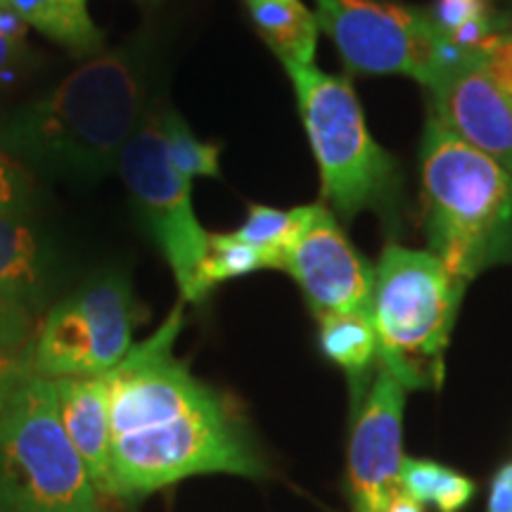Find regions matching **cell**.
<instances>
[{
  "mask_svg": "<svg viewBox=\"0 0 512 512\" xmlns=\"http://www.w3.org/2000/svg\"><path fill=\"white\" fill-rule=\"evenodd\" d=\"M145 95L147 69L136 48L98 55L0 121V147L46 174L95 181L117 169L145 117Z\"/></svg>",
  "mask_w": 512,
  "mask_h": 512,
  "instance_id": "6da1fadb",
  "label": "cell"
},
{
  "mask_svg": "<svg viewBox=\"0 0 512 512\" xmlns=\"http://www.w3.org/2000/svg\"><path fill=\"white\" fill-rule=\"evenodd\" d=\"M422 192L430 252L463 283L512 261V176L446 128L437 114L422 136Z\"/></svg>",
  "mask_w": 512,
  "mask_h": 512,
  "instance_id": "7a4b0ae2",
  "label": "cell"
},
{
  "mask_svg": "<svg viewBox=\"0 0 512 512\" xmlns=\"http://www.w3.org/2000/svg\"><path fill=\"white\" fill-rule=\"evenodd\" d=\"M465 285L432 252L396 242L384 247L370 306L377 358L406 389L439 387Z\"/></svg>",
  "mask_w": 512,
  "mask_h": 512,
  "instance_id": "3957f363",
  "label": "cell"
},
{
  "mask_svg": "<svg viewBox=\"0 0 512 512\" xmlns=\"http://www.w3.org/2000/svg\"><path fill=\"white\" fill-rule=\"evenodd\" d=\"M285 69L297 93L325 200L347 221L366 209H392L401 190L399 162L370 136L349 79L320 72L316 64Z\"/></svg>",
  "mask_w": 512,
  "mask_h": 512,
  "instance_id": "277c9868",
  "label": "cell"
},
{
  "mask_svg": "<svg viewBox=\"0 0 512 512\" xmlns=\"http://www.w3.org/2000/svg\"><path fill=\"white\" fill-rule=\"evenodd\" d=\"M98 508V491L62 427L55 382L31 375L0 415V512Z\"/></svg>",
  "mask_w": 512,
  "mask_h": 512,
  "instance_id": "5b68a950",
  "label": "cell"
},
{
  "mask_svg": "<svg viewBox=\"0 0 512 512\" xmlns=\"http://www.w3.org/2000/svg\"><path fill=\"white\" fill-rule=\"evenodd\" d=\"M112 467L119 498L152 494L178 479L209 472L264 475V463L223 396L164 425L117 437Z\"/></svg>",
  "mask_w": 512,
  "mask_h": 512,
  "instance_id": "8992f818",
  "label": "cell"
},
{
  "mask_svg": "<svg viewBox=\"0 0 512 512\" xmlns=\"http://www.w3.org/2000/svg\"><path fill=\"white\" fill-rule=\"evenodd\" d=\"M136 297L117 273L86 280L38 323L31 342L34 373L48 380L105 377L133 347Z\"/></svg>",
  "mask_w": 512,
  "mask_h": 512,
  "instance_id": "52a82bcc",
  "label": "cell"
},
{
  "mask_svg": "<svg viewBox=\"0 0 512 512\" xmlns=\"http://www.w3.org/2000/svg\"><path fill=\"white\" fill-rule=\"evenodd\" d=\"M320 31L335 43L349 72L399 74L432 88L441 74L446 36L427 12L389 0H313Z\"/></svg>",
  "mask_w": 512,
  "mask_h": 512,
  "instance_id": "ba28073f",
  "label": "cell"
},
{
  "mask_svg": "<svg viewBox=\"0 0 512 512\" xmlns=\"http://www.w3.org/2000/svg\"><path fill=\"white\" fill-rule=\"evenodd\" d=\"M117 169L176 275L183 302H188L209 233L192 209V181L178 174L166 157L159 114L145 112L121 150Z\"/></svg>",
  "mask_w": 512,
  "mask_h": 512,
  "instance_id": "9c48e42d",
  "label": "cell"
},
{
  "mask_svg": "<svg viewBox=\"0 0 512 512\" xmlns=\"http://www.w3.org/2000/svg\"><path fill=\"white\" fill-rule=\"evenodd\" d=\"M181 328L183 304H178L155 335L133 344L124 361L105 375L114 439L164 425L221 399L174 356Z\"/></svg>",
  "mask_w": 512,
  "mask_h": 512,
  "instance_id": "30bf717a",
  "label": "cell"
},
{
  "mask_svg": "<svg viewBox=\"0 0 512 512\" xmlns=\"http://www.w3.org/2000/svg\"><path fill=\"white\" fill-rule=\"evenodd\" d=\"M280 271L292 275L316 318L370 311L373 306L375 271L356 252L325 204H311L309 219L285 252Z\"/></svg>",
  "mask_w": 512,
  "mask_h": 512,
  "instance_id": "8fae6325",
  "label": "cell"
},
{
  "mask_svg": "<svg viewBox=\"0 0 512 512\" xmlns=\"http://www.w3.org/2000/svg\"><path fill=\"white\" fill-rule=\"evenodd\" d=\"M403 403L406 387L380 368L351 432L349 484L356 512H384L401 489Z\"/></svg>",
  "mask_w": 512,
  "mask_h": 512,
  "instance_id": "7c38bea8",
  "label": "cell"
},
{
  "mask_svg": "<svg viewBox=\"0 0 512 512\" xmlns=\"http://www.w3.org/2000/svg\"><path fill=\"white\" fill-rule=\"evenodd\" d=\"M434 114L460 140L512 176V102L486 72L479 53L444 69L432 86Z\"/></svg>",
  "mask_w": 512,
  "mask_h": 512,
  "instance_id": "4fadbf2b",
  "label": "cell"
},
{
  "mask_svg": "<svg viewBox=\"0 0 512 512\" xmlns=\"http://www.w3.org/2000/svg\"><path fill=\"white\" fill-rule=\"evenodd\" d=\"M55 382L62 427L98 494L117 496L112 467V422L105 377H62Z\"/></svg>",
  "mask_w": 512,
  "mask_h": 512,
  "instance_id": "5bb4252c",
  "label": "cell"
},
{
  "mask_svg": "<svg viewBox=\"0 0 512 512\" xmlns=\"http://www.w3.org/2000/svg\"><path fill=\"white\" fill-rule=\"evenodd\" d=\"M48 273L43 245L17 211H0V297L38 309Z\"/></svg>",
  "mask_w": 512,
  "mask_h": 512,
  "instance_id": "9a60e30c",
  "label": "cell"
},
{
  "mask_svg": "<svg viewBox=\"0 0 512 512\" xmlns=\"http://www.w3.org/2000/svg\"><path fill=\"white\" fill-rule=\"evenodd\" d=\"M247 8L259 36L285 67L313 64L320 27L302 0H247Z\"/></svg>",
  "mask_w": 512,
  "mask_h": 512,
  "instance_id": "2e32d148",
  "label": "cell"
},
{
  "mask_svg": "<svg viewBox=\"0 0 512 512\" xmlns=\"http://www.w3.org/2000/svg\"><path fill=\"white\" fill-rule=\"evenodd\" d=\"M17 12L29 27L60 43L76 57L98 53L102 31L88 12V0H0Z\"/></svg>",
  "mask_w": 512,
  "mask_h": 512,
  "instance_id": "e0dca14e",
  "label": "cell"
},
{
  "mask_svg": "<svg viewBox=\"0 0 512 512\" xmlns=\"http://www.w3.org/2000/svg\"><path fill=\"white\" fill-rule=\"evenodd\" d=\"M320 351L351 377L366 373L377 356L373 311H344L320 316Z\"/></svg>",
  "mask_w": 512,
  "mask_h": 512,
  "instance_id": "ac0fdd59",
  "label": "cell"
},
{
  "mask_svg": "<svg viewBox=\"0 0 512 512\" xmlns=\"http://www.w3.org/2000/svg\"><path fill=\"white\" fill-rule=\"evenodd\" d=\"M261 268H271V261H268L264 252L240 242L233 233H209L207 254H204L200 273H197L195 285H192L188 304H200L204 302V297H209V292L216 285L233 278H242L247 273L261 271Z\"/></svg>",
  "mask_w": 512,
  "mask_h": 512,
  "instance_id": "d6986e66",
  "label": "cell"
},
{
  "mask_svg": "<svg viewBox=\"0 0 512 512\" xmlns=\"http://www.w3.org/2000/svg\"><path fill=\"white\" fill-rule=\"evenodd\" d=\"M309 207H294V209H273L266 204H249L247 219L242 226L235 230V238L245 245H252L264 252L271 261V268L283 266L285 252L302 233L306 219H309Z\"/></svg>",
  "mask_w": 512,
  "mask_h": 512,
  "instance_id": "ffe728a7",
  "label": "cell"
},
{
  "mask_svg": "<svg viewBox=\"0 0 512 512\" xmlns=\"http://www.w3.org/2000/svg\"><path fill=\"white\" fill-rule=\"evenodd\" d=\"M159 128H162L166 157H169L171 166H174L178 174L188 178V181H192L195 176H221V147L197 138L174 110L159 114Z\"/></svg>",
  "mask_w": 512,
  "mask_h": 512,
  "instance_id": "44dd1931",
  "label": "cell"
},
{
  "mask_svg": "<svg viewBox=\"0 0 512 512\" xmlns=\"http://www.w3.org/2000/svg\"><path fill=\"white\" fill-rule=\"evenodd\" d=\"M38 323L27 304L0 297V349H22L34 342Z\"/></svg>",
  "mask_w": 512,
  "mask_h": 512,
  "instance_id": "7402d4cb",
  "label": "cell"
},
{
  "mask_svg": "<svg viewBox=\"0 0 512 512\" xmlns=\"http://www.w3.org/2000/svg\"><path fill=\"white\" fill-rule=\"evenodd\" d=\"M427 15H430L434 29L448 38L470 19L494 15V8H491V0H434Z\"/></svg>",
  "mask_w": 512,
  "mask_h": 512,
  "instance_id": "603a6c76",
  "label": "cell"
},
{
  "mask_svg": "<svg viewBox=\"0 0 512 512\" xmlns=\"http://www.w3.org/2000/svg\"><path fill=\"white\" fill-rule=\"evenodd\" d=\"M446 467L439 463H432V460H415V458H403L401 465V489L406 491L408 496H413L415 501L422 505L432 503L434 494H437L441 477H444Z\"/></svg>",
  "mask_w": 512,
  "mask_h": 512,
  "instance_id": "cb8c5ba5",
  "label": "cell"
},
{
  "mask_svg": "<svg viewBox=\"0 0 512 512\" xmlns=\"http://www.w3.org/2000/svg\"><path fill=\"white\" fill-rule=\"evenodd\" d=\"M34 373L31 344L22 349H0V415L10 406L12 396L19 392L24 382Z\"/></svg>",
  "mask_w": 512,
  "mask_h": 512,
  "instance_id": "d4e9b609",
  "label": "cell"
},
{
  "mask_svg": "<svg viewBox=\"0 0 512 512\" xmlns=\"http://www.w3.org/2000/svg\"><path fill=\"white\" fill-rule=\"evenodd\" d=\"M486 72L512 102V29H503L479 50Z\"/></svg>",
  "mask_w": 512,
  "mask_h": 512,
  "instance_id": "484cf974",
  "label": "cell"
},
{
  "mask_svg": "<svg viewBox=\"0 0 512 512\" xmlns=\"http://www.w3.org/2000/svg\"><path fill=\"white\" fill-rule=\"evenodd\" d=\"M29 195V181L22 166L0 147V211H17Z\"/></svg>",
  "mask_w": 512,
  "mask_h": 512,
  "instance_id": "4316f807",
  "label": "cell"
},
{
  "mask_svg": "<svg viewBox=\"0 0 512 512\" xmlns=\"http://www.w3.org/2000/svg\"><path fill=\"white\" fill-rule=\"evenodd\" d=\"M472 494H475V484H472L470 479L458 475V472L453 470H446L432 503H437L441 512H458L467 501H470Z\"/></svg>",
  "mask_w": 512,
  "mask_h": 512,
  "instance_id": "83f0119b",
  "label": "cell"
},
{
  "mask_svg": "<svg viewBox=\"0 0 512 512\" xmlns=\"http://www.w3.org/2000/svg\"><path fill=\"white\" fill-rule=\"evenodd\" d=\"M486 512H512V463L503 465L491 484Z\"/></svg>",
  "mask_w": 512,
  "mask_h": 512,
  "instance_id": "f1b7e54d",
  "label": "cell"
},
{
  "mask_svg": "<svg viewBox=\"0 0 512 512\" xmlns=\"http://www.w3.org/2000/svg\"><path fill=\"white\" fill-rule=\"evenodd\" d=\"M19 53H22V43L12 41V38L0 34V76L8 72L12 64L17 62Z\"/></svg>",
  "mask_w": 512,
  "mask_h": 512,
  "instance_id": "f546056e",
  "label": "cell"
},
{
  "mask_svg": "<svg viewBox=\"0 0 512 512\" xmlns=\"http://www.w3.org/2000/svg\"><path fill=\"white\" fill-rule=\"evenodd\" d=\"M384 512H425V508H422L420 501H415L413 496H408L406 491L399 489L392 496V501H389L387 510Z\"/></svg>",
  "mask_w": 512,
  "mask_h": 512,
  "instance_id": "4dcf8cb0",
  "label": "cell"
},
{
  "mask_svg": "<svg viewBox=\"0 0 512 512\" xmlns=\"http://www.w3.org/2000/svg\"><path fill=\"white\" fill-rule=\"evenodd\" d=\"M510 3H512V0H510ZM508 29H512V27H508Z\"/></svg>",
  "mask_w": 512,
  "mask_h": 512,
  "instance_id": "1f68e13d",
  "label": "cell"
}]
</instances>
